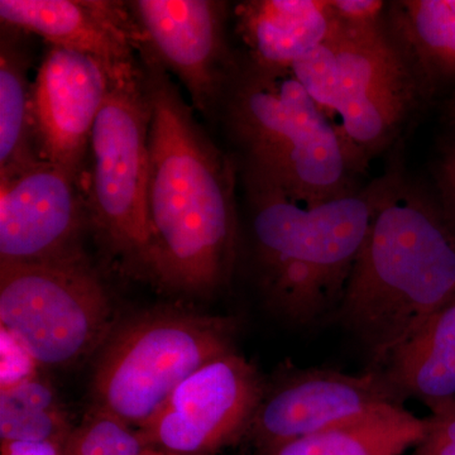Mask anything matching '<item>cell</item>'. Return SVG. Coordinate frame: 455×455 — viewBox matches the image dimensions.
Here are the masks:
<instances>
[{
  "label": "cell",
  "instance_id": "obj_1",
  "mask_svg": "<svg viewBox=\"0 0 455 455\" xmlns=\"http://www.w3.org/2000/svg\"><path fill=\"white\" fill-rule=\"evenodd\" d=\"M140 61L151 106L147 204L152 278L178 291L206 295L227 283L235 268V169L146 46Z\"/></svg>",
  "mask_w": 455,
  "mask_h": 455
},
{
  "label": "cell",
  "instance_id": "obj_2",
  "mask_svg": "<svg viewBox=\"0 0 455 455\" xmlns=\"http://www.w3.org/2000/svg\"><path fill=\"white\" fill-rule=\"evenodd\" d=\"M455 299V235L401 176L374 214L337 319L374 368Z\"/></svg>",
  "mask_w": 455,
  "mask_h": 455
},
{
  "label": "cell",
  "instance_id": "obj_3",
  "mask_svg": "<svg viewBox=\"0 0 455 455\" xmlns=\"http://www.w3.org/2000/svg\"><path fill=\"white\" fill-rule=\"evenodd\" d=\"M400 176L309 206L244 176L254 262L278 315L310 325L337 313L377 209Z\"/></svg>",
  "mask_w": 455,
  "mask_h": 455
},
{
  "label": "cell",
  "instance_id": "obj_4",
  "mask_svg": "<svg viewBox=\"0 0 455 455\" xmlns=\"http://www.w3.org/2000/svg\"><path fill=\"white\" fill-rule=\"evenodd\" d=\"M223 103L244 157V176L314 206L357 190L361 172L339 128L305 92L292 71L250 62L236 70Z\"/></svg>",
  "mask_w": 455,
  "mask_h": 455
},
{
  "label": "cell",
  "instance_id": "obj_5",
  "mask_svg": "<svg viewBox=\"0 0 455 455\" xmlns=\"http://www.w3.org/2000/svg\"><path fill=\"white\" fill-rule=\"evenodd\" d=\"M235 334L230 319L179 311L114 326L92 374V406L142 429L191 374L235 352Z\"/></svg>",
  "mask_w": 455,
  "mask_h": 455
},
{
  "label": "cell",
  "instance_id": "obj_6",
  "mask_svg": "<svg viewBox=\"0 0 455 455\" xmlns=\"http://www.w3.org/2000/svg\"><path fill=\"white\" fill-rule=\"evenodd\" d=\"M149 123L142 66L113 77L92 128L82 188L90 227L107 250L127 268L152 278L155 247L147 204Z\"/></svg>",
  "mask_w": 455,
  "mask_h": 455
},
{
  "label": "cell",
  "instance_id": "obj_7",
  "mask_svg": "<svg viewBox=\"0 0 455 455\" xmlns=\"http://www.w3.org/2000/svg\"><path fill=\"white\" fill-rule=\"evenodd\" d=\"M114 326L109 295L85 259L0 263V328L38 366L76 363L100 349Z\"/></svg>",
  "mask_w": 455,
  "mask_h": 455
},
{
  "label": "cell",
  "instance_id": "obj_8",
  "mask_svg": "<svg viewBox=\"0 0 455 455\" xmlns=\"http://www.w3.org/2000/svg\"><path fill=\"white\" fill-rule=\"evenodd\" d=\"M335 55V114L358 169L383 151L400 131L416 97L405 53L383 22L352 26L337 18L329 35Z\"/></svg>",
  "mask_w": 455,
  "mask_h": 455
},
{
  "label": "cell",
  "instance_id": "obj_9",
  "mask_svg": "<svg viewBox=\"0 0 455 455\" xmlns=\"http://www.w3.org/2000/svg\"><path fill=\"white\" fill-rule=\"evenodd\" d=\"M265 388L256 367L230 353L185 379L139 433L148 447L179 455L214 453L247 434Z\"/></svg>",
  "mask_w": 455,
  "mask_h": 455
},
{
  "label": "cell",
  "instance_id": "obj_10",
  "mask_svg": "<svg viewBox=\"0 0 455 455\" xmlns=\"http://www.w3.org/2000/svg\"><path fill=\"white\" fill-rule=\"evenodd\" d=\"M90 227L82 182L47 163L0 178V263L84 259Z\"/></svg>",
  "mask_w": 455,
  "mask_h": 455
},
{
  "label": "cell",
  "instance_id": "obj_11",
  "mask_svg": "<svg viewBox=\"0 0 455 455\" xmlns=\"http://www.w3.org/2000/svg\"><path fill=\"white\" fill-rule=\"evenodd\" d=\"M128 5L149 52L184 84L196 109L212 116L238 70L227 42V3L134 0Z\"/></svg>",
  "mask_w": 455,
  "mask_h": 455
},
{
  "label": "cell",
  "instance_id": "obj_12",
  "mask_svg": "<svg viewBox=\"0 0 455 455\" xmlns=\"http://www.w3.org/2000/svg\"><path fill=\"white\" fill-rule=\"evenodd\" d=\"M390 403L403 405L379 371L348 374L322 368L292 370L265 388L247 434L267 454Z\"/></svg>",
  "mask_w": 455,
  "mask_h": 455
},
{
  "label": "cell",
  "instance_id": "obj_13",
  "mask_svg": "<svg viewBox=\"0 0 455 455\" xmlns=\"http://www.w3.org/2000/svg\"><path fill=\"white\" fill-rule=\"evenodd\" d=\"M110 80L97 60L55 44L47 47L33 80V132L38 156L80 182Z\"/></svg>",
  "mask_w": 455,
  "mask_h": 455
},
{
  "label": "cell",
  "instance_id": "obj_14",
  "mask_svg": "<svg viewBox=\"0 0 455 455\" xmlns=\"http://www.w3.org/2000/svg\"><path fill=\"white\" fill-rule=\"evenodd\" d=\"M3 25L97 60L110 77L139 70L143 36L128 3L0 0Z\"/></svg>",
  "mask_w": 455,
  "mask_h": 455
},
{
  "label": "cell",
  "instance_id": "obj_15",
  "mask_svg": "<svg viewBox=\"0 0 455 455\" xmlns=\"http://www.w3.org/2000/svg\"><path fill=\"white\" fill-rule=\"evenodd\" d=\"M235 20L250 62L274 71L291 70L337 23L331 0H248L236 5Z\"/></svg>",
  "mask_w": 455,
  "mask_h": 455
},
{
  "label": "cell",
  "instance_id": "obj_16",
  "mask_svg": "<svg viewBox=\"0 0 455 455\" xmlns=\"http://www.w3.org/2000/svg\"><path fill=\"white\" fill-rule=\"evenodd\" d=\"M398 400L427 407L455 398V299L398 344L379 367Z\"/></svg>",
  "mask_w": 455,
  "mask_h": 455
},
{
  "label": "cell",
  "instance_id": "obj_17",
  "mask_svg": "<svg viewBox=\"0 0 455 455\" xmlns=\"http://www.w3.org/2000/svg\"><path fill=\"white\" fill-rule=\"evenodd\" d=\"M427 418L390 403L347 423L281 445L265 455H403L427 436Z\"/></svg>",
  "mask_w": 455,
  "mask_h": 455
},
{
  "label": "cell",
  "instance_id": "obj_18",
  "mask_svg": "<svg viewBox=\"0 0 455 455\" xmlns=\"http://www.w3.org/2000/svg\"><path fill=\"white\" fill-rule=\"evenodd\" d=\"M29 33L3 25L0 37V178L40 163L33 132Z\"/></svg>",
  "mask_w": 455,
  "mask_h": 455
},
{
  "label": "cell",
  "instance_id": "obj_19",
  "mask_svg": "<svg viewBox=\"0 0 455 455\" xmlns=\"http://www.w3.org/2000/svg\"><path fill=\"white\" fill-rule=\"evenodd\" d=\"M391 20L403 50L430 83L455 76V0H403Z\"/></svg>",
  "mask_w": 455,
  "mask_h": 455
},
{
  "label": "cell",
  "instance_id": "obj_20",
  "mask_svg": "<svg viewBox=\"0 0 455 455\" xmlns=\"http://www.w3.org/2000/svg\"><path fill=\"white\" fill-rule=\"evenodd\" d=\"M148 448L139 433L121 419L92 406L75 427L65 455H142Z\"/></svg>",
  "mask_w": 455,
  "mask_h": 455
},
{
  "label": "cell",
  "instance_id": "obj_21",
  "mask_svg": "<svg viewBox=\"0 0 455 455\" xmlns=\"http://www.w3.org/2000/svg\"><path fill=\"white\" fill-rule=\"evenodd\" d=\"M73 427L59 407L27 409L0 401V440L2 443H52L65 448Z\"/></svg>",
  "mask_w": 455,
  "mask_h": 455
},
{
  "label": "cell",
  "instance_id": "obj_22",
  "mask_svg": "<svg viewBox=\"0 0 455 455\" xmlns=\"http://www.w3.org/2000/svg\"><path fill=\"white\" fill-rule=\"evenodd\" d=\"M331 35V33H329ZM295 79L317 107L331 118L335 116V55L328 38L299 60L291 68Z\"/></svg>",
  "mask_w": 455,
  "mask_h": 455
},
{
  "label": "cell",
  "instance_id": "obj_23",
  "mask_svg": "<svg viewBox=\"0 0 455 455\" xmlns=\"http://www.w3.org/2000/svg\"><path fill=\"white\" fill-rule=\"evenodd\" d=\"M0 329V391H5L36 379L38 363L13 335Z\"/></svg>",
  "mask_w": 455,
  "mask_h": 455
},
{
  "label": "cell",
  "instance_id": "obj_24",
  "mask_svg": "<svg viewBox=\"0 0 455 455\" xmlns=\"http://www.w3.org/2000/svg\"><path fill=\"white\" fill-rule=\"evenodd\" d=\"M427 431L415 455H455V398L430 406Z\"/></svg>",
  "mask_w": 455,
  "mask_h": 455
},
{
  "label": "cell",
  "instance_id": "obj_25",
  "mask_svg": "<svg viewBox=\"0 0 455 455\" xmlns=\"http://www.w3.org/2000/svg\"><path fill=\"white\" fill-rule=\"evenodd\" d=\"M335 16L352 26H372L382 22L386 3L381 0H331Z\"/></svg>",
  "mask_w": 455,
  "mask_h": 455
},
{
  "label": "cell",
  "instance_id": "obj_26",
  "mask_svg": "<svg viewBox=\"0 0 455 455\" xmlns=\"http://www.w3.org/2000/svg\"><path fill=\"white\" fill-rule=\"evenodd\" d=\"M438 182L444 203V212H442L455 235V140L440 161Z\"/></svg>",
  "mask_w": 455,
  "mask_h": 455
},
{
  "label": "cell",
  "instance_id": "obj_27",
  "mask_svg": "<svg viewBox=\"0 0 455 455\" xmlns=\"http://www.w3.org/2000/svg\"><path fill=\"white\" fill-rule=\"evenodd\" d=\"M2 455H65L64 448L52 443H2Z\"/></svg>",
  "mask_w": 455,
  "mask_h": 455
},
{
  "label": "cell",
  "instance_id": "obj_28",
  "mask_svg": "<svg viewBox=\"0 0 455 455\" xmlns=\"http://www.w3.org/2000/svg\"><path fill=\"white\" fill-rule=\"evenodd\" d=\"M142 455H179L172 453V451H164V449L156 448V447H148L143 451Z\"/></svg>",
  "mask_w": 455,
  "mask_h": 455
},
{
  "label": "cell",
  "instance_id": "obj_29",
  "mask_svg": "<svg viewBox=\"0 0 455 455\" xmlns=\"http://www.w3.org/2000/svg\"><path fill=\"white\" fill-rule=\"evenodd\" d=\"M451 119H453L454 124H455V100L453 103V107H451Z\"/></svg>",
  "mask_w": 455,
  "mask_h": 455
}]
</instances>
